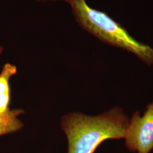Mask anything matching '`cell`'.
I'll return each instance as SVG.
<instances>
[{
    "mask_svg": "<svg viewBox=\"0 0 153 153\" xmlns=\"http://www.w3.org/2000/svg\"><path fill=\"white\" fill-rule=\"evenodd\" d=\"M129 119L118 107L94 116L79 112L64 115L61 126L68 140L67 153H94L107 140L124 138Z\"/></svg>",
    "mask_w": 153,
    "mask_h": 153,
    "instance_id": "1",
    "label": "cell"
},
{
    "mask_svg": "<svg viewBox=\"0 0 153 153\" xmlns=\"http://www.w3.org/2000/svg\"><path fill=\"white\" fill-rule=\"evenodd\" d=\"M76 22L100 40L136 55L148 65L153 64V48L133 38L126 28L105 13L88 5L85 0H65Z\"/></svg>",
    "mask_w": 153,
    "mask_h": 153,
    "instance_id": "2",
    "label": "cell"
},
{
    "mask_svg": "<svg viewBox=\"0 0 153 153\" xmlns=\"http://www.w3.org/2000/svg\"><path fill=\"white\" fill-rule=\"evenodd\" d=\"M126 148L131 152L149 153L153 149V102L141 116L135 112L129 119L124 137Z\"/></svg>",
    "mask_w": 153,
    "mask_h": 153,
    "instance_id": "3",
    "label": "cell"
},
{
    "mask_svg": "<svg viewBox=\"0 0 153 153\" xmlns=\"http://www.w3.org/2000/svg\"><path fill=\"white\" fill-rule=\"evenodd\" d=\"M17 68L14 65L6 63L0 73V116L5 115L10 110L9 104L10 100L9 81L15 75Z\"/></svg>",
    "mask_w": 153,
    "mask_h": 153,
    "instance_id": "4",
    "label": "cell"
},
{
    "mask_svg": "<svg viewBox=\"0 0 153 153\" xmlns=\"http://www.w3.org/2000/svg\"><path fill=\"white\" fill-rule=\"evenodd\" d=\"M24 112L22 109H10L5 115L0 116V136L21 129L23 123L18 117Z\"/></svg>",
    "mask_w": 153,
    "mask_h": 153,
    "instance_id": "5",
    "label": "cell"
},
{
    "mask_svg": "<svg viewBox=\"0 0 153 153\" xmlns=\"http://www.w3.org/2000/svg\"><path fill=\"white\" fill-rule=\"evenodd\" d=\"M3 47H1V46H0V55L2 53V52H3Z\"/></svg>",
    "mask_w": 153,
    "mask_h": 153,
    "instance_id": "6",
    "label": "cell"
},
{
    "mask_svg": "<svg viewBox=\"0 0 153 153\" xmlns=\"http://www.w3.org/2000/svg\"><path fill=\"white\" fill-rule=\"evenodd\" d=\"M52 1H65V0H52Z\"/></svg>",
    "mask_w": 153,
    "mask_h": 153,
    "instance_id": "7",
    "label": "cell"
}]
</instances>
